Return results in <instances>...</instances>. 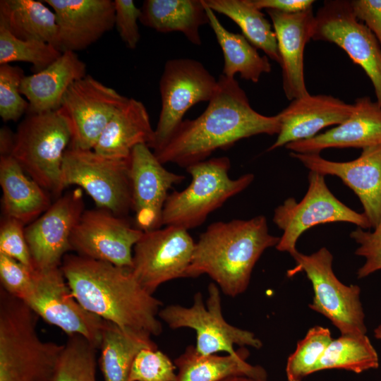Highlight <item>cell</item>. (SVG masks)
<instances>
[{"instance_id": "6da1fadb", "label": "cell", "mask_w": 381, "mask_h": 381, "mask_svg": "<svg viewBox=\"0 0 381 381\" xmlns=\"http://www.w3.org/2000/svg\"><path fill=\"white\" fill-rule=\"evenodd\" d=\"M279 131L278 114L265 116L254 110L238 81L222 74L202 114L195 119L183 120L167 145L154 154L163 164L186 168L241 139L259 134L278 135Z\"/></svg>"}, {"instance_id": "7a4b0ae2", "label": "cell", "mask_w": 381, "mask_h": 381, "mask_svg": "<svg viewBox=\"0 0 381 381\" xmlns=\"http://www.w3.org/2000/svg\"><path fill=\"white\" fill-rule=\"evenodd\" d=\"M61 269L76 301L87 310L122 329L157 336L162 303L148 293L130 268L66 254Z\"/></svg>"}, {"instance_id": "3957f363", "label": "cell", "mask_w": 381, "mask_h": 381, "mask_svg": "<svg viewBox=\"0 0 381 381\" xmlns=\"http://www.w3.org/2000/svg\"><path fill=\"white\" fill-rule=\"evenodd\" d=\"M279 239L269 233L263 215L213 222L195 242L186 277L207 274L224 294L237 296L247 289L262 254Z\"/></svg>"}, {"instance_id": "277c9868", "label": "cell", "mask_w": 381, "mask_h": 381, "mask_svg": "<svg viewBox=\"0 0 381 381\" xmlns=\"http://www.w3.org/2000/svg\"><path fill=\"white\" fill-rule=\"evenodd\" d=\"M39 317L0 288V381H52L64 344L42 341Z\"/></svg>"}, {"instance_id": "5b68a950", "label": "cell", "mask_w": 381, "mask_h": 381, "mask_svg": "<svg viewBox=\"0 0 381 381\" xmlns=\"http://www.w3.org/2000/svg\"><path fill=\"white\" fill-rule=\"evenodd\" d=\"M230 168L227 157L207 159L186 167L191 182L185 189L169 195L163 210L162 225L188 231L198 227L212 212L253 181L252 173L231 179Z\"/></svg>"}, {"instance_id": "8992f818", "label": "cell", "mask_w": 381, "mask_h": 381, "mask_svg": "<svg viewBox=\"0 0 381 381\" xmlns=\"http://www.w3.org/2000/svg\"><path fill=\"white\" fill-rule=\"evenodd\" d=\"M71 140L69 127L57 110L28 114L15 133L11 156L31 179L59 198L62 162Z\"/></svg>"}, {"instance_id": "52a82bcc", "label": "cell", "mask_w": 381, "mask_h": 381, "mask_svg": "<svg viewBox=\"0 0 381 381\" xmlns=\"http://www.w3.org/2000/svg\"><path fill=\"white\" fill-rule=\"evenodd\" d=\"M64 189L76 185L93 200L97 208L126 217L132 210L130 158H110L93 150L70 147L61 167Z\"/></svg>"}, {"instance_id": "ba28073f", "label": "cell", "mask_w": 381, "mask_h": 381, "mask_svg": "<svg viewBox=\"0 0 381 381\" xmlns=\"http://www.w3.org/2000/svg\"><path fill=\"white\" fill-rule=\"evenodd\" d=\"M290 255L296 266L289 273L303 272L312 284L314 296L309 308L329 319L341 334H366L361 288L345 285L338 279L330 251L322 247L310 255L298 250Z\"/></svg>"}, {"instance_id": "9c48e42d", "label": "cell", "mask_w": 381, "mask_h": 381, "mask_svg": "<svg viewBox=\"0 0 381 381\" xmlns=\"http://www.w3.org/2000/svg\"><path fill=\"white\" fill-rule=\"evenodd\" d=\"M325 176L309 171L308 188L298 202L294 198L286 199L274 211L272 221L282 231L276 249L292 253L296 249L300 236L310 228L327 223L348 222L363 229L371 228L370 223L362 212L344 205L330 191Z\"/></svg>"}, {"instance_id": "30bf717a", "label": "cell", "mask_w": 381, "mask_h": 381, "mask_svg": "<svg viewBox=\"0 0 381 381\" xmlns=\"http://www.w3.org/2000/svg\"><path fill=\"white\" fill-rule=\"evenodd\" d=\"M205 304L202 294L197 292L193 305L188 308L169 305L160 309L158 316L171 329L188 327L196 333V351L202 355L224 351L235 354L234 346L260 349L262 341L252 332L228 323L222 313L220 289L211 282Z\"/></svg>"}, {"instance_id": "8fae6325", "label": "cell", "mask_w": 381, "mask_h": 381, "mask_svg": "<svg viewBox=\"0 0 381 381\" xmlns=\"http://www.w3.org/2000/svg\"><path fill=\"white\" fill-rule=\"evenodd\" d=\"M217 80L200 61L192 59L168 60L159 80L162 107L150 148L154 153L169 142L186 111L200 102H209Z\"/></svg>"}, {"instance_id": "7c38bea8", "label": "cell", "mask_w": 381, "mask_h": 381, "mask_svg": "<svg viewBox=\"0 0 381 381\" xmlns=\"http://www.w3.org/2000/svg\"><path fill=\"white\" fill-rule=\"evenodd\" d=\"M312 40L331 42L343 49L369 78L381 106V47L354 15L351 1H325L315 15Z\"/></svg>"}, {"instance_id": "4fadbf2b", "label": "cell", "mask_w": 381, "mask_h": 381, "mask_svg": "<svg viewBox=\"0 0 381 381\" xmlns=\"http://www.w3.org/2000/svg\"><path fill=\"white\" fill-rule=\"evenodd\" d=\"M22 301L46 322L68 336L80 334L99 349L104 320L76 301L61 267L35 270L33 286Z\"/></svg>"}, {"instance_id": "5bb4252c", "label": "cell", "mask_w": 381, "mask_h": 381, "mask_svg": "<svg viewBox=\"0 0 381 381\" xmlns=\"http://www.w3.org/2000/svg\"><path fill=\"white\" fill-rule=\"evenodd\" d=\"M195 244L188 231L178 226L143 232L133 248L131 270L140 284L153 295L161 284L186 277Z\"/></svg>"}, {"instance_id": "9a60e30c", "label": "cell", "mask_w": 381, "mask_h": 381, "mask_svg": "<svg viewBox=\"0 0 381 381\" xmlns=\"http://www.w3.org/2000/svg\"><path fill=\"white\" fill-rule=\"evenodd\" d=\"M127 99L89 74L75 81L57 110L71 131L69 147L93 150L114 114Z\"/></svg>"}, {"instance_id": "2e32d148", "label": "cell", "mask_w": 381, "mask_h": 381, "mask_svg": "<svg viewBox=\"0 0 381 381\" xmlns=\"http://www.w3.org/2000/svg\"><path fill=\"white\" fill-rule=\"evenodd\" d=\"M126 218L104 209L85 210L71 236V250L131 269L133 248L143 231Z\"/></svg>"}, {"instance_id": "e0dca14e", "label": "cell", "mask_w": 381, "mask_h": 381, "mask_svg": "<svg viewBox=\"0 0 381 381\" xmlns=\"http://www.w3.org/2000/svg\"><path fill=\"white\" fill-rule=\"evenodd\" d=\"M85 211L80 188L61 195L37 219L25 226V235L35 270L61 267L71 250L73 229Z\"/></svg>"}, {"instance_id": "ac0fdd59", "label": "cell", "mask_w": 381, "mask_h": 381, "mask_svg": "<svg viewBox=\"0 0 381 381\" xmlns=\"http://www.w3.org/2000/svg\"><path fill=\"white\" fill-rule=\"evenodd\" d=\"M132 211L143 232L161 228L169 190L185 176L167 170L147 145H137L130 157Z\"/></svg>"}, {"instance_id": "d6986e66", "label": "cell", "mask_w": 381, "mask_h": 381, "mask_svg": "<svg viewBox=\"0 0 381 381\" xmlns=\"http://www.w3.org/2000/svg\"><path fill=\"white\" fill-rule=\"evenodd\" d=\"M289 155L309 171L339 178L358 196L371 228L376 226L381 219V145L364 148L347 162L330 161L320 154Z\"/></svg>"}, {"instance_id": "ffe728a7", "label": "cell", "mask_w": 381, "mask_h": 381, "mask_svg": "<svg viewBox=\"0 0 381 381\" xmlns=\"http://www.w3.org/2000/svg\"><path fill=\"white\" fill-rule=\"evenodd\" d=\"M55 13L62 52L83 50L114 27L112 0H42Z\"/></svg>"}, {"instance_id": "44dd1931", "label": "cell", "mask_w": 381, "mask_h": 381, "mask_svg": "<svg viewBox=\"0 0 381 381\" xmlns=\"http://www.w3.org/2000/svg\"><path fill=\"white\" fill-rule=\"evenodd\" d=\"M266 11L277 37L284 95L291 101L307 95L309 92L304 78V50L313 37V8L292 13Z\"/></svg>"}, {"instance_id": "7402d4cb", "label": "cell", "mask_w": 381, "mask_h": 381, "mask_svg": "<svg viewBox=\"0 0 381 381\" xmlns=\"http://www.w3.org/2000/svg\"><path fill=\"white\" fill-rule=\"evenodd\" d=\"M353 104L327 95L310 93L295 99L278 115L280 131L268 151L287 144L311 138L322 129L338 125L351 114Z\"/></svg>"}, {"instance_id": "603a6c76", "label": "cell", "mask_w": 381, "mask_h": 381, "mask_svg": "<svg viewBox=\"0 0 381 381\" xmlns=\"http://www.w3.org/2000/svg\"><path fill=\"white\" fill-rule=\"evenodd\" d=\"M351 116L335 127L317 135L287 144L291 152L320 154L328 148L362 150L381 145V106L369 97L356 99Z\"/></svg>"}, {"instance_id": "cb8c5ba5", "label": "cell", "mask_w": 381, "mask_h": 381, "mask_svg": "<svg viewBox=\"0 0 381 381\" xmlns=\"http://www.w3.org/2000/svg\"><path fill=\"white\" fill-rule=\"evenodd\" d=\"M87 74V67L76 54L65 51L48 67L25 75L20 93L29 103L28 114L56 111L68 88Z\"/></svg>"}, {"instance_id": "d4e9b609", "label": "cell", "mask_w": 381, "mask_h": 381, "mask_svg": "<svg viewBox=\"0 0 381 381\" xmlns=\"http://www.w3.org/2000/svg\"><path fill=\"white\" fill-rule=\"evenodd\" d=\"M154 137L155 129L144 104L128 98L108 122L93 150L107 157L128 159L137 145L150 147Z\"/></svg>"}, {"instance_id": "484cf974", "label": "cell", "mask_w": 381, "mask_h": 381, "mask_svg": "<svg viewBox=\"0 0 381 381\" xmlns=\"http://www.w3.org/2000/svg\"><path fill=\"white\" fill-rule=\"evenodd\" d=\"M0 186L4 216L25 226L37 219L52 204L47 191L31 179L11 155L0 157Z\"/></svg>"}, {"instance_id": "4316f807", "label": "cell", "mask_w": 381, "mask_h": 381, "mask_svg": "<svg viewBox=\"0 0 381 381\" xmlns=\"http://www.w3.org/2000/svg\"><path fill=\"white\" fill-rule=\"evenodd\" d=\"M248 356L247 350H238L235 354L226 356L202 355L190 345L174 361L179 370L176 381H222L238 375L267 379L264 368L246 361Z\"/></svg>"}, {"instance_id": "83f0119b", "label": "cell", "mask_w": 381, "mask_h": 381, "mask_svg": "<svg viewBox=\"0 0 381 381\" xmlns=\"http://www.w3.org/2000/svg\"><path fill=\"white\" fill-rule=\"evenodd\" d=\"M139 21L157 32H181L195 45H200V26L209 24L203 0H145Z\"/></svg>"}, {"instance_id": "f1b7e54d", "label": "cell", "mask_w": 381, "mask_h": 381, "mask_svg": "<svg viewBox=\"0 0 381 381\" xmlns=\"http://www.w3.org/2000/svg\"><path fill=\"white\" fill-rule=\"evenodd\" d=\"M151 335L126 330L104 320L99 349V366L104 381H130L137 354L144 349H157Z\"/></svg>"}, {"instance_id": "f546056e", "label": "cell", "mask_w": 381, "mask_h": 381, "mask_svg": "<svg viewBox=\"0 0 381 381\" xmlns=\"http://www.w3.org/2000/svg\"><path fill=\"white\" fill-rule=\"evenodd\" d=\"M0 26L18 39L42 41L59 49L55 13L42 1L1 0Z\"/></svg>"}, {"instance_id": "4dcf8cb0", "label": "cell", "mask_w": 381, "mask_h": 381, "mask_svg": "<svg viewBox=\"0 0 381 381\" xmlns=\"http://www.w3.org/2000/svg\"><path fill=\"white\" fill-rule=\"evenodd\" d=\"M203 3L208 16L209 25L223 52L222 75L229 78H234L235 75L238 73L245 80L258 83L263 73L272 71L268 57L260 55L257 49L243 35L226 30L204 0Z\"/></svg>"}, {"instance_id": "1f68e13d", "label": "cell", "mask_w": 381, "mask_h": 381, "mask_svg": "<svg viewBox=\"0 0 381 381\" xmlns=\"http://www.w3.org/2000/svg\"><path fill=\"white\" fill-rule=\"evenodd\" d=\"M214 13L223 14L241 28L243 35L256 49L280 64L277 41L272 23L250 0H204Z\"/></svg>"}, {"instance_id": "d6a6232c", "label": "cell", "mask_w": 381, "mask_h": 381, "mask_svg": "<svg viewBox=\"0 0 381 381\" xmlns=\"http://www.w3.org/2000/svg\"><path fill=\"white\" fill-rule=\"evenodd\" d=\"M378 367V354L366 334H341L330 342L315 373L342 369L359 374Z\"/></svg>"}, {"instance_id": "836d02e7", "label": "cell", "mask_w": 381, "mask_h": 381, "mask_svg": "<svg viewBox=\"0 0 381 381\" xmlns=\"http://www.w3.org/2000/svg\"><path fill=\"white\" fill-rule=\"evenodd\" d=\"M97 349L80 334L68 336L52 381H97Z\"/></svg>"}, {"instance_id": "e575fe53", "label": "cell", "mask_w": 381, "mask_h": 381, "mask_svg": "<svg viewBox=\"0 0 381 381\" xmlns=\"http://www.w3.org/2000/svg\"><path fill=\"white\" fill-rule=\"evenodd\" d=\"M61 54L52 44L18 39L0 26V65L27 62L32 65L36 73L48 67Z\"/></svg>"}, {"instance_id": "d590c367", "label": "cell", "mask_w": 381, "mask_h": 381, "mask_svg": "<svg viewBox=\"0 0 381 381\" xmlns=\"http://www.w3.org/2000/svg\"><path fill=\"white\" fill-rule=\"evenodd\" d=\"M332 339L330 330L327 327L314 326L309 329L287 359V380L303 381L308 375L315 373L316 366Z\"/></svg>"}, {"instance_id": "8d00e7d4", "label": "cell", "mask_w": 381, "mask_h": 381, "mask_svg": "<svg viewBox=\"0 0 381 381\" xmlns=\"http://www.w3.org/2000/svg\"><path fill=\"white\" fill-rule=\"evenodd\" d=\"M24 76L19 66L0 65V116L4 122L17 121L28 111L29 103L20 90Z\"/></svg>"}, {"instance_id": "74e56055", "label": "cell", "mask_w": 381, "mask_h": 381, "mask_svg": "<svg viewBox=\"0 0 381 381\" xmlns=\"http://www.w3.org/2000/svg\"><path fill=\"white\" fill-rule=\"evenodd\" d=\"M176 365L157 349H144L135 358L130 381H176Z\"/></svg>"}, {"instance_id": "f35d334b", "label": "cell", "mask_w": 381, "mask_h": 381, "mask_svg": "<svg viewBox=\"0 0 381 381\" xmlns=\"http://www.w3.org/2000/svg\"><path fill=\"white\" fill-rule=\"evenodd\" d=\"M350 237L358 245L355 254L365 258L357 277L362 279L381 270V219L373 231L357 227Z\"/></svg>"}, {"instance_id": "ab89813d", "label": "cell", "mask_w": 381, "mask_h": 381, "mask_svg": "<svg viewBox=\"0 0 381 381\" xmlns=\"http://www.w3.org/2000/svg\"><path fill=\"white\" fill-rule=\"evenodd\" d=\"M25 227L19 221L4 217L0 226V253L35 270L25 235Z\"/></svg>"}, {"instance_id": "60d3db41", "label": "cell", "mask_w": 381, "mask_h": 381, "mask_svg": "<svg viewBox=\"0 0 381 381\" xmlns=\"http://www.w3.org/2000/svg\"><path fill=\"white\" fill-rule=\"evenodd\" d=\"M35 271L0 253L1 288L11 295L23 300L33 286Z\"/></svg>"}, {"instance_id": "b9f144b4", "label": "cell", "mask_w": 381, "mask_h": 381, "mask_svg": "<svg viewBox=\"0 0 381 381\" xmlns=\"http://www.w3.org/2000/svg\"><path fill=\"white\" fill-rule=\"evenodd\" d=\"M115 8L114 27L126 47L134 49L140 34L138 25L141 10L133 0H114Z\"/></svg>"}, {"instance_id": "7bdbcfd3", "label": "cell", "mask_w": 381, "mask_h": 381, "mask_svg": "<svg viewBox=\"0 0 381 381\" xmlns=\"http://www.w3.org/2000/svg\"><path fill=\"white\" fill-rule=\"evenodd\" d=\"M351 4L356 17L368 28L381 47V0H352Z\"/></svg>"}, {"instance_id": "ee69618b", "label": "cell", "mask_w": 381, "mask_h": 381, "mask_svg": "<svg viewBox=\"0 0 381 381\" xmlns=\"http://www.w3.org/2000/svg\"><path fill=\"white\" fill-rule=\"evenodd\" d=\"M259 10H275L283 13H298L312 8L314 0H250Z\"/></svg>"}, {"instance_id": "f6af8a7d", "label": "cell", "mask_w": 381, "mask_h": 381, "mask_svg": "<svg viewBox=\"0 0 381 381\" xmlns=\"http://www.w3.org/2000/svg\"><path fill=\"white\" fill-rule=\"evenodd\" d=\"M15 133L6 126L0 130V153L1 156L11 155L14 146Z\"/></svg>"}, {"instance_id": "bcb514c9", "label": "cell", "mask_w": 381, "mask_h": 381, "mask_svg": "<svg viewBox=\"0 0 381 381\" xmlns=\"http://www.w3.org/2000/svg\"><path fill=\"white\" fill-rule=\"evenodd\" d=\"M222 381H270V380H268L267 379H260V378H254V377H251L248 376L238 375V376L229 377Z\"/></svg>"}, {"instance_id": "7dc6e473", "label": "cell", "mask_w": 381, "mask_h": 381, "mask_svg": "<svg viewBox=\"0 0 381 381\" xmlns=\"http://www.w3.org/2000/svg\"><path fill=\"white\" fill-rule=\"evenodd\" d=\"M374 336L376 339L381 340V325L374 329Z\"/></svg>"}]
</instances>
